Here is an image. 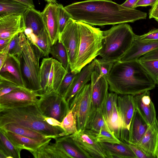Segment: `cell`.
Wrapping results in <instances>:
<instances>
[{
	"label": "cell",
	"instance_id": "6da1fadb",
	"mask_svg": "<svg viewBox=\"0 0 158 158\" xmlns=\"http://www.w3.org/2000/svg\"><path fill=\"white\" fill-rule=\"evenodd\" d=\"M64 7L73 19L91 26L133 23L147 17L146 13L123 7L111 0H86Z\"/></svg>",
	"mask_w": 158,
	"mask_h": 158
},
{
	"label": "cell",
	"instance_id": "7a4b0ae2",
	"mask_svg": "<svg viewBox=\"0 0 158 158\" xmlns=\"http://www.w3.org/2000/svg\"><path fill=\"white\" fill-rule=\"evenodd\" d=\"M106 79L110 90L118 95H135L156 85L138 60L115 62Z\"/></svg>",
	"mask_w": 158,
	"mask_h": 158
},
{
	"label": "cell",
	"instance_id": "3957f363",
	"mask_svg": "<svg viewBox=\"0 0 158 158\" xmlns=\"http://www.w3.org/2000/svg\"><path fill=\"white\" fill-rule=\"evenodd\" d=\"M36 104L0 110V127L10 123L29 128L55 139L65 135L59 126H54L45 120Z\"/></svg>",
	"mask_w": 158,
	"mask_h": 158
},
{
	"label": "cell",
	"instance_id": "277c9868",
	"mask_svg": "<svg viewBox=\"0 0 158 158\" xmlns=\"http://www.w3.org/2000/svg\"><path fill=\"white\" fill-rule=\"evenodd\" d=\"M135 34L131 26L124 23L103 31L102 48L99 56L103 61H119L130 48Z\"/></svg>",
	"mask_w": 158,
	"mask_h": 158
},
{
	"label": "cell",
	"instance_id": "5b68a950",
	"mask_svg": "<svg viewBox=\"0 0 158 158\" xmlns=\"http://www.w3.org/2000/svg\"><path fill=\"white\" fill-rule=\"evenodd\" d=\"M21 50L17 55L26 88L40 95L43 94L40 78V60L43 57L38 48L27 39L24 32L19 34Z\"/></svg>",
	"mask_w": 158,
	"mask_h": 158
},
{
	"label": "cell",
	"instance_id": "8992f818",
	"mask_svg": "<svg viewBox=\"0 0 158 158\" xmlns=\"http://www.w3.org/2000/svg\"><path fill=\"white\" fill-rule=\"evenodd\" d=\"M80 33L78 55L72 72L77 73L84 66L99 55L102 48L103 31L99 28L81 21H77Z\"/></svg>",
	"mask_w": 158,
	"mask_h": 158
},
{
	"label": "cell",
	"instance_id": "52a82bcc",
	"mask_svg": "<svg viewBox=\"0 0 158 158\" xmlns=\"http://www.w3.org/2000/svg\"><path fill=\"white\" fill-rule=\"evenodd\" d=\"M36 105L42 114L54 118L60 123L69 111L64 97L52 90L40 95Z\"/></svg>",
	"mask_w": 158,
	"mask_h": 158
},
{
	"label": "cell",
	"instance_id": "ba28073f",
	"mask_svg": "<svg viewBox=\"0 0 158 158\" xmlns=\"http://www.w3.org/2000/svg\"><path fill=\"white\" fill-rule=\"evenodd\" d=\"M91 104L90 83L86 84L70 100L69 109L76 117L77 130H85L89 120Z\"/></svg>",
	"mask_w": 158,
	"mask_h": 158
},
{
	"label": "cell",
	"instance_id": "9c48e42d",
	"mask_svg": "<svg viewBox=\"0 0 158 158\" xmlns=\"http://www.w3.org/2000/svg\"><path fill=\"white\" fill-rule=\"evenodd\" d=\"M80 39V29L77 21L70 18L62 32L59 34L58 40L66 50L71 72L74 69L77 60Z\"/></svg>",
	"mask_w": 158,
	"mask_h": 158
},
{
	"label": "cell",
	"instance_id": "30bf717a",
	"mask_svg": "<svg viewBox=\"0 0 158 158\" xmlns=\"http://www.w3.org/2000/svg\"><path fill=\"white\" fill-rule=\"evenodd\" d=\"M70 136L87 158H108L100 143L96 141L93 131L87 129L78 130Z\"/></svg>",
	"mask_w": 158,
	"mask_h": 158
},
{
	"label": "cell",
	"instance_id": "8fae6325",
	"mask_svg": "<svg viewBox=\"0 0 158 158\" xmlns=\"http://www.w3.org/2000/svg\"><path fill=\"white\" fill-rule=\"evenodd\" d=\"M40 96L31 90L21 87L0 97V110L36 104Z\"/></svg>",
	"mask_w": 158,
	"mask_h": 158
},
{
	"label": "cell",
	"instance_id": "7c38bea8",
	"mask_svg": "<svg viewBox=\"0 0 158 158\" xmlns=\"http://www.w3.org/2000/svg\"><path fill=\"white\" fill-rule=\"evenodd\" d=\"M90 81L91 104L87 126L97 112L101 109L108 93L109 85L106 77L99 76L94 70L92 73Z\"/></svg>",
	"mask_w": 158,
	"mask_h": 158
},
{
	"label": "cell",
	"instance_id": "4fadbf2b",
	"mask_svg": "<svg viewBox=\"0 0 158 158\" xmlns=\"http://www.w3.org/2000/svg\"><path fill=\"white\" fill-rule=\"evenodd\" d=\"M117 105L122 123L121 141L127 143L131 123L135 109L134 95H118Z\"/></svg>",
	"mask_w": 158,
	"mask_h": 158
},
{
	"label": "cell",
	"instance_id": "5bb4252c",
	"mask_svg": "<svg viewBox=\"0 0 158 158\" xmlns=\"http://www.w3.org/2000/svg\"><path fill=\"white\" fill-rule=\"evenodd\" d=\"M0 78L26 88L19 63L16 56L8 54L5 62L0 68Z\"/></svg>",
	"mask_w": 158,
	"mask_h": 158
},
{
	"label": "cell",
	"instance_id": "9a60e30c",
	"mask_svg": "<svg viewBox=\"0 0 158 158\" xmlns=\"http://www.w3.org/2000/svg\"><path fill=\"white\" fill-rule=\"evenodd\" d=\"M137 145L150 158H158V121L156 118L149 125Z\"/></svg>",
	"mask_w": 158,
	"mask_h": 158
},
{
	"label": "cell",
	"instance_id": "2e32d148",
	"mask_svg": "<svg viewBox=\"0 0 158 158\" xmlns=\"http://www.w3.org/2000/svg\"><path fill=\"white\" fill-rule=\"evenodd\" d=\"M95 63L94 60L76 74L64 97L69 104L76 94L91 80V75L95 70Z\"/></svg>",
	"mask_w": 158,
	"mask_h": 158
},
{
	"label": "cell",
	"instance_id": "e0dca14e",
	"mask_svg": "<svg viewBox=\"0 0 158 158\" xmlns=\"http://www.w3.org/2000/svg\"><path fill=\"white\" fill-rule=\"evenodd\" d=\"M26 28L23 15H13L0 18V39L11 38L24 32Z\"/></svg>",
	"mask_w": 158,
	"mask_h": 158
},
{
	"label": "cell",
	"instance_id": "ac0fdd59",
	"mask_svg": "<svg viewBox=\"0 0 158 158\" xmlns=\"http://www.w3.org/2000/svg\"><path fill=\"white\" fill-rule=\"evenodd\" d=\"M57 4L48 3L41 12L52 46L58 41L59 35Z\"/></svg>",
	"mask_w": 158,
	"mask_h": 158
},
{
	"label": "cell",
	"instance_id": "d6986e66",
	"mask_svg": "<svg viewBox=\"0 0 158 158\" xmlns=\"http://www.w3.org/2000/svg\"><path fill=\"white\" fill-rule=\"evenodd\" d=\"M6 136L12 144L18 148L22 150L25 149L31 152L50 142L52 138L35 139L26 137L10 131L2 129Z\"/></svg>",
	"mask_w": 158,
	"mask_h": 158
},
{
	"label": "cell",
	"instance_id": "ffe728a7",
	"mask_svg": "<svg viewBox=\"0 0 158 158\" xmlns=\"http://www.w3.org/2000/svg\"><path fill=\"white\" fill-rule=\"evenodd\" d=\"M136 109L149 126L156 118L155 107L150 96L149 91L134 95Z\"/></svg>",
	"mask_w": 158,
	"mask_h": 158
},
{
	"label": "cell",
	"instance_id": "44dd1931",
	"mask_svg": "<svg viewBox=\"0 0 158 158\" xmlns=\"http://www.w3.org/2000/svg\"><path fill=\"white\" fill-rule=\"evenodd\" d=\"M158 47V41L142 40L135 37L128 51L119 61H124L138 60L141 56Z\"/></svg>",
	"mask_w": 158,
	"mask_h": 158
},
{
	"label": "cell",
	"instance_id": "7402d4cb",
	"mask_svg": "<svg viewBox=\"0 0 158 158\" xmlns=\"http://www.w3.org/2000/svg\"><path fill=\"white\" fill-rule=\"evenodd\" d=\"M149 125L138 110L135 109L129 131L127 143L137 145L147 131Z\"/></svg>",
	"mask_w": 158,
	"mask_h": 158
},
{
	"label": "cell",
	"instance_id": "603a6c76",
	"mask_svg": "<svg viewBox=\"0 0 158 158\" xmlns=\"http://www.w3.org/2000/svg\"><path fill=\"white\" fill-rule=\"evenodd\" d=\"M70 69L69 65L65 69L59 61L53 58L46 92L52 90L57 92L63 80Z\"/></svg>",
	"mask_w": 158,
	"mask_h": 158
},
{
	"label": "cell",
	"instance_id": "cb8c5ba5",
	"mask_svg": "<svg viewBox=\"0 0 158 158\" xmlns=\"http://www.w3.org/2000/svg\"><path fill=\"white\" fill-rule=\"evenodd\" d=\"M23 17L26 28L31 29L36 35L46 29L41 12L34 8L29 7Z\"/></svg>",
	"mask_w": 158,
	"mask_h": 158
},
{
	"label": "cell",
	"instance_id": "d4e9b609",
	"mask_svg": "<svg viewBox=\"0 0 158 158\" xmlns=\"http://www.w3.org/2000/svg\"><path fill=\"white\" fill-rule=\"evenodd\" d=\"M108 158H137L127 143L121 141L120 143L99 142Z\"/></svg>",
	"mask_w": 158,
	"mask_h": 158
},
{
	"label": "cell",
	"instance_id": "484cf974",
	"mask_svg": "<svg viewBox=\"0 0 158 158\" xmlns=\"http://www.w3.org/2000/svg\"><path fill=\"white\" fill-rule=\"evenodd\" d=\"M35 158H69L57 143H46L30 152Z\"/></svg>",
	"mask_w": 158,
	"mask_h": 158
},
{
	"label": "cell",
	"instance_id": "4316f807",
	"mask_svg": "<svg viewBox=\"0 0 158 158\" xmlns=\"http://www.w3.org/2000/svg\"><path fill=\"white\" fill-rule=\"evenodd\" d=\"M69 158H87L77 146L70 135H65L55 139Z\"/></svg>",
	"mask_w": 158,
	"mask_h": 158
},
{
	"label": "cell",
	"instance_id": "83f0119b",
	"mask_svg": "<svg viewBox=\"0 0 158 158\" xmlns=\"http://www.w3.org/2000/svg\"><path fill=\"white\" fill-rule=\"evenodd\" d=\"M29 7L13 0H0V18L13 15H23Z\"/></svg>",
	"mask_w": 158,
	"mask_h": 158
},
{
	"label": "cell",
	"instance_id": "f1b7e54d",
	"mask_svg": "<svg viewBox=\"0 0 158 158\" xmlns=\"http://www.w3.org/2000/svg\"><path fill=\"white\" fill-rule=\"evenodd\" d=\"M0 128L31 138L44 139L49 138L38 131L15 123H8Z\"/></svg>",
	"mask_w": 158,
	"mask_h": 158
},
{
	"label": "cell",
	"instance_id": "f546056e",
	"mask_svg": "<svg viewBox=\"0 0 158 158\" xmlns=\"http://www.w3.org/2000/svg\"><path fill=\"white\" fill-rule=\"evenodd\" d=\"M0 149L6 154L7 158H20L22 150L15 146L0 129Z\"/></svg>",
	"mask_w": 158,
	"mask_h": 158
},
{
	"label": "cell",
	"instance_id": "4dcf8cb0",
	"mask_svg": "<svg viewBox=\"0 0 158 158\" xmlns=\"http://www.w3.org/2000/svg\"><path fill=\"white\" fill-rule=\"evenodd\" d=\"M53 59L52 57H49L43 58L41 63L40 78L43 94L46 92Z\"/></svg>",
	"mask_w": 158,
	"mask_h": 158
},
{
	"label": "cell",
	"instance_id": "1f68e13d",
	"mask_svg": "<svg viewBox=\"0 0 158 158\" xmlns=\"http://www.w3.org/2000/svg\"><path fill=\"white\" fill-rule=\"evenodd\" d=\"M54 59L57 60L67 69L69 65L67 51L62 44L58 40L52 47L50 52Z\"/></svg>",
	"mask_w": 158,
	"mask_h": 158
},
{
	"label": "cell",
	"instance_id": "d6a6232c",
	"mask_svg": "<svg viewBox=\"0 0 158 158\" xmlns=\"http://www.w3.org/2000/svg\"><path fill=\"white\" fill-rule=\"evenodd\" d=\"M43 56L49 57L52 47L51 40L46 30L37 35V41L35 44Z\"/></svg>",
	"mask_w": 158,
	"mask_h": 158
},
{
	"label": "cell",
	"instance_id": "836d02e7",
	"mask_svg": "<svg viewBox=\"0 0 158 158\" xmlns=\"http://www.w3.org/2000/svg\"><path fill=\"white\" fill-rule=\"evenodd\" d=\"M117 99V98L114 102L112 115L107 124L110 130L113 132L115 136L121 140L122 123L118 111Z\"/></svg>",
	"mask_w": 158,
	"mask_h": 158
},
{
	"label": "cell",
	"instance_id": "e575fe53",
	"mask_svg": "<svg viewBox=\"0 0 158 158\" xmlns=\"http://www.w3.org/2000/svg\"><path fill=\"white\" fill-rule=\"evenodd\" d=\"M60 127L64 130L65 135H71L77 131L76 117L72 110H69L64 118L61 122Z\"/></svg>",
	"mask_w": 158,
	"mask_h": 158
},
{
	"label": "cell",
	"instance_id": "d590c367",
	"mask_svg": "<svg viewBox=\"0 0 158 158\" xmlns=\"http://www.w3.org/2000/svg\"><path fill=\"white\" fill-rule=\"evenodd\" d=\"M103 128L110 129L101 110H98L86 129L98 133Z\"/></svg>",
	"mask_w": 158,
	"mask_h": 158
},
{
	"label": "cell",
	"instance_id": "8d00e7d4",
	"mask_svg": "<svg viewBox=\"0 0 158 158\" xmlns=\"http://www.w3.org/2000/svg\"><path fill=\"white\" fill-rule=\"evenodd\" d=\"M94 135L95 139L98 142L118 144L121 142L110 129H102L99 133L94 132Z\"/></svg>",
	"mask_w": 158,
	"mask_h": 158
},
{
	"label": "cell",
	"instance_id": "74e56055",
	"mask_svg": "<svg viewBox=\"0 0 158 158\" xmlns=\"http://www.w3.org/2000/svg\"><path fill=\"white\" fill-rule=\"evenodd\" d=\"M118 94L111 92L108 93L101 108V110L107 122L109 121L112 112L114 102Z\"/></svg>",
	"mask_w": 158,
	"mask_h": 158
},
{
	"label": "cell",
	"instance_id": "f35d334b",
	"mask_svg": "<svg viewBox=\"0 0 158 158\" xmlns=\"http://www.w3.org/2000/svg\"><path fill=\"white\" fill-rule=\"evenodd\" d=\"M139 61L156 85H158V60Z\"/></svg>",
	"mask_w": 158,
	"mask_h": 158
},
{
	"label": "cell",
	"instance_id": "ab89813d",
	"mask_svg": "<svg viewBox=\"0 0 158 158\" xmlns=\"http://www.w3.org/2000/svg\"><path fill=\"white\" fill-rule=\"evenodd\" d=\"M57 11L60 34L64 30L69 19L72 17L61 4H57Z\"/></svg>",
	"mask_w": 158,
	"mask_h": 158
},
{
	"label": "cell",
	"instance_id": "60d3db41",
	"mask_svg": "<svg viewBox=\"0 0 158 158\" xmlns=\"http://www.w3.org/2000/svg\"><path fill=\"white\" fill-rule=\"evenodd\" d=\"M95 63V70L99 76L106 78L109 75L114 63L103 60L101 58L94 60Z\"/></svg>",
	"mask_w": 158,
	"mask_h": 158
},
{
	"label": "cell",
	"instance_id": "b9f144b4",
	"mask_svg": "<svg viewBox=\"0 0 158 158\" xmlns=\"http://www.w3.org/2000/svg\"><path fill=\"white\" fill-rule=\"evenodd\" d=\"M77 74L72 72L70 69L63 80L57 92L64 97L68 89Z\"/></svg>",
	"mask_w": 158,
	"mask_h": 158
},
{
	"label": "cell",
	"instance_id": "7bdbcfd3",
	"mask_svg": "<svg viewBox=\"0 0 158 158\" xmlns=\"http://www.w3.org/2000/svg\"><path fill=\"white\" fill-rule=\"evenodd\" d=\"M21 87L10 81L0 78V97Z\"/></svg>",
	"mask_w": 158,
	"mask_h": 158
},
{
	"label": "cell",
	"instance_id": "ee69618b",
	"mask_svg": "<svg viewBox=\"0 0 158 158\" xmlns=\"http://www.w3.org/2000/svg\"><path fill=\"white\" fill-rule=\"evenodd\" d=\"M19 34H16L12 38L8 45V54L17 56L21 51Z\"/></svg>",
	"mask_w": 158,
	"mask_h": 158
},
{
	"label": "cell",
	"instance_id": "f6af8a7d",
	"mask_svg": "<svg viewBox=\"0 0 158 158\" xmlns=\"http://www.w3.org/2000/svg\"><path fill=\"white\" fill-rule=\"evenodd\" d=\"M135 37L142 40L158 41V29H152L148 33L142 35H135Z\"/></svg>",
	"mask_w": 158,
	"mask_h": 158
},
{
	"label": "cell",
	"instance_id": "bcb514c9",
	"mask_svg": "<svg viewBox=\"0 0 158 158\" xmlns=\"http://www.w3.org/2000/svg\"><path fill=\"white\" fill-rule=\"evenodd\" d=\"M156 60H158V47L145 54L138 59V60L140 61H149Z\"/></svg>",
	"mask_w": 158,
	"mask_h": 158
},
{
	"label": "cell",
	"instance_id": "7dc6e473",
	"mask_svg": "<svg viewBox=\"0 0 158 158\" xmlns=\"http://www.w3.org/2000/svg\"><path fill=\"white\" fill-rule=\"evenodd\" d=\"M127 143L137 158H150L143 150L137 145L130 143Z\"/></svg>",
	"mask_w": 158,
	"mask_h": 158
},
{
	"label": "cell",
	"instance_id": "c3c4849f",
	"mask_svg": "<svg viewBox=\"0 0 158 158\" xmlns=\"http://www.w3.org/2000/svg\"><path fill=\"white\" fill-rule=\"evenodd\" d=\"M8 45L0 49V68L3 65L8 56Z\"/></svg>",
	"mask_w": 158,
	"mask_h": 158
},
{
	"label": "cell",
	"instance_id": "681fc988",
	"mask_svg": "<svg viewBox=\"0 0 158 158\" xmlns=\"http://www.w3.org/2000/svg\"><path fill=\"white\" fill-rule=\"evenodd\" d=\"M158 0H139L137 3L135 8L138 6H153Z\"/></svg>",
	"mask_w": 158,
	"mask_h": 158
},
{
	"label": "cell",
	"instance_id": "f907efd6",
	"mask_svg": "<svg viewBox=\"0 0 158 158\" xmlns=\"http://www.w3.org/2000/svg\"><path fill=\"white\" fill-rule=\"evenodd\" d=\"M139 0H126L121 5L123 7L130 9H135V6Z\"/></svg>",
	"mask_w": 158,
	"mask_h": 158
},
{
	"label": "cell",
	"instance_id": "816d5d0a",
	"mask_svg": "<svg viewBox=\"0 0 158 158\" xmlns=\"http://www.w3.org/2000/svg\"><path fill=\"white\" fill-rule=\"evenodd\" d=\"M45 120L48 124L52 126L61 127V123L54 118L45 117Z\"/></svg>",
	"mask_w": 158,
	"mask_h": 158
},
{
	"label": "cell",
	"instance_id": "f5cc1de1",
	"mask_svg": "<svg viewBox=\"0 0 158 158\" xmlns=\"http://www.w3.org/2000/svg\"><path fill=\"white\" fill-rule=\"evenodd\" d=\"M25 5L29 7L34 8L35 6L33 0H13Z\"/></svg>",
	"mask_w": 158,
	"mask_h": 158
},
{
	"label": "cell",
	"instance_id": "db71d44e",
	"mask_svg": "<svg viewBox=\"0 0 158 158\" xmlns=\"http://www.w3.org/2000/svg\"><path fill=\"white\" fill-rule=\"evenodd\" d=\"M12 38L5 39H0V49L8 45L11 41Z\"/></svg>",
	"mask_w": 158,
	"mask_h": 158
},
{
	"label": "cell",
	"instance_id": "11a10c76",
	"mask_svg": "<svg viewBox=\"0 0 158 158\" xmlns=\"http://www.w3.org/2000/svg\"><path fill=\"white\" fill-rule=\"evenodd\" d=\"M149 18H154L157 21H158V10L156 12L149 13Z\"/></svg>",
	"mask_w": 158,
	"mask_h": 158
},
{
	"label": "cell",
	"instance_id": "9f6ffc18",
	"mask_svg": "<svg viewBox=\"0 0 158 158\" xmlns=\"http://www.w3.org/2000/svg\"><path fill=\"white\" fill-rule=\"evenodd\" d=\"M158 10V0L156 3L152 6V8L149 10L150 13H152Z\"/></svg>",
	"mask_w": 158,
	"mask_h": 158
},
{
	"label": "cell",
	"instance_id": "6f0895ef",
	"mask_svg": "<svg viewBox=\"0 0 158 158\" xmlns=\"http://www.w3.org/2000/svg\"><path fill=\"white\" fill-rule=\"evenodd\" d=\"M0 158H7V157L4 152L0 149Z\"/></svg>",
	"mask_w": 158,
	"mask_h": 158
},
{
	"label": "cell",
	"instance_id": "680465c9",
	"mask_svg": "<svg viewBox=\"0 0 158 158\" xmlns=\"http://www.w3.org/2000/svg\"><path fill=\"white\" fill-rule=\"evenodd\" d=\"M48 3H52L54 4H57L56 0H44Z\"/></svg>",
	"mask_w": 158,
	"mask_h": 158
},
{
	"label": "cell",
	"instance_id": "91938a15",
	"mask_svg": "<svg viewBox=\"0 0 158 158\" xmlns=\"http://www.w3.org/2000/svg\"><path fill=\"white\" fill-rule=\"evenodd\" d=\"M157 120H158V119H157Z\"/></svg>",
	"mask_w": 158,
	"mask_h": 158
},
{
	"label": "cell",
	"instance_id": "94428289",
	"mask_svg": "<svg viewBox=\"0 0 158 158\" xmlns=\"http://www.w3.org/2000/svg\"><path fill=\"white\" fill-rule=\"evenodd\" d=\"M157 22H158V21H157Z\"/></svg>",
	"mask_w": 158,
	"mask_h": 158
}]
</instances>
